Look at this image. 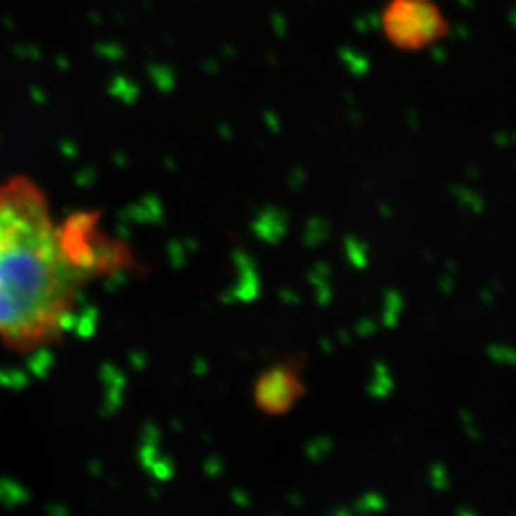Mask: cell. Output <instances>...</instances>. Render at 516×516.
<instances>
[{"label": "cell", "mask_w": 516, "mask_h": 516, "mask_svg": "<svg viewBox=\"0 0 516 516\" xmlns=\"http://www.w3.org/2000/svg\"><path fill=\"white\" fill-rule=\"evenodd\" d=\"M98 214L79 212L63 226L35 182L0 185V340L12 350H35L73 329L80 285L109 270L107 243H88Z\"/></svg>", "instance_id": "6da1fadb"}, {"label": "cell", "mask_w": 516, "mask_h": 516, "mask_svg": "<svg viewBox=\"0 0 516 516\" xmlns=\"http://www.w3.org/2000/svg\"><path fill=\"white\" fill-rule=\"evenodd\" d=\"M381 31L392 47L417 52L450 33V23L434 0H388L381 12Z\"/></svg>", "instance_id": "7a4b0ae2"}, {"label": "cell", "mask_w": 516, "mask_h": 516, "mask_svg": "<svg viewBox=\"0 0 516 516\" xmlns=\"http://www.w3.org/2000/svg\"><path fill=\"white\" fill-rule=\"evenodd\" d=\"M302 392L305 386L298 383L291 371L285 365H276L260 377L254 394H257V404L264 411L285 413Z\"/></svg>", "instance_id": "3957f363"}, {"label": "cell", "mask_w": 516, "mask_h": 516, "mask_svg": "<svg viewBox=\"0 0 516 516\" xmlns=\"http://www.w3.org/2000/svg\"><path fill=\"white\" fill-rule=\"evenodd\" d=\"M251 228L262 241L270 243V245H278L287 233L289 219L283 211H279L276 207H266L264 211H260Z\"/></svg>", "instance_id": "277c9868"}, {"label": "cell", "mask_w": 516, "mask_h": 516, "mask_svg": "<svg viewBox=\"0 0 516 516\" xmlns=\"http://www.w3.org/2000/svg\"><path fill=\"white\" fill-rule=\"evenodd\" d=\"M233 300L251 302L260 295V279H258L257 268H247L239 271L238 285L232 289Z\"/></svg>", "instance_id": "5b68a950"}, {"label": "cell", "mask_w": 516, "mask_h": 516, "mask_svg": "<svg viewBox=\"0 0 516 516\" xmlns=\"http://www.w3.org/2000/svg\"><path fill=\"white\" fill-rule=\"evenodd\" d=\"M327 238H329V222L319 219V216L308 219V222H306V232L302 235V243L306 247L314 249V247L321 245L324 241H327Z\"/></svg>", "instance_id": "8992f818"}, {"label": "cell", "mask_w": 516, "mask_h": 516, "mask_svg": "<svg viewBox=\"0 0 516 516\" xmlns=\"http://www.w3.org/2000/svg\"><path fill=\"white\" fill-rule=\"evenodd\" d=\"M392 391H394V381L388 373V367L383 362H377L375 364V377H373V383L367 386V392L373 398H386Z\"/></svg>", "instance_id": "52a82bcc"}, {"label": "cell", "mask_w": 516, "mask_h": 516, "mask_svg": "<svg viewBox=\"0 0 516 516\" xmlns=\"http://www.w3.org/2000/svg\"><path fill=\"white\" fill-rule=\"evenodd\" d=\"M344 249H346V257L350 260V264L356 270H364L367 266V243L360 241L354 235H346L344 238Z\"/></svg>", "instance_id": "ba28073f"}, {"label": "cell", "mask_w": 516, "mask_h": 516, "mask_svg": "<svg viewBox=\"0 0 516 516\" xmlns=\"http://www.w3.org/2000/svg\"><path fill=\"white\" fill-rule=\"evenodd\" d=\"M450 190H451V193H453V195L457 197V201L461 203V207H465V209H469V211H472V212H477V214L484 212V207H486V203H484V199L480 197V195H477L474 192L467 190L465 185H451Z\"/></svg>", "instance_id": "9c48e42d"}, {"label": "cell", "mask_w": 516, "mask_h": 516, "mask_svg": "<svg viewBox=\"0 0 516 516\" xmlns=\"http://www.w3.org/2000/svg\"><path fill=\"white\" fill-rule=\"evenodd\" d=\"M333 451V440L331 438H316V440H312L308 446H306V457L314 461V463H318L321 459L329 455Z\"/></svg>", "instance_id": "30bf717a"}, {"label": "cell", "mask_w": 516, "mask_h": 516, "mask_svg": "<svg viewBox=\"0 0 516 516\" xmlns=\"http://www.w3.org/2000/svg\"><path fill=\"white\" fill-rule=\"evenodd\" d=\"M384 509H386V501L379 493H365L362 499L356 501L357 512H381Z\"/></svg>", "instance_id": "8fae6325"}, {"label": "cell", "mask_w": 516, "mask_h": 516, "mask_svg": "<svg viewBox=\"0 0 516 516\" xmlns=\"http://www.w3.org/2000/svg\"><path fill=\"white\" fill-rule=\"evenodd\" d=\"M488 356L490 360L497 362V364L505 365H515L516 364V354L510 346H503V344H491L488 346Z\"/></svg>", "instance_id": "7c38bea8"}, {"label": "cell", "mask_w": 516, "mask_h": 516, "mask_svg": "<svg viewBox=\"0 0 516 516\" xmlns=\"http://www.w3.org/2000/svg\"><path fill=\"white\" fill-rule=\"evenodd\" d=\"M152 470V474L157 480L161 482H166V480H171L174 477V461H172L171 457H163V459H155L149 467Z\"/></svg>", "instance_id": "4fadbf2b"}, {"label": "cell", "mask_w": 516, "mask_h": 516, "mask_svg": "<svg viewBox=\"0 0 516 516\" xmlns=\"http://www.w3.org/2000/svg\"><path fill=\"white\" fill-rule=\"evenodd\" d=\"M430 484L432 488L438 491L450 490V478H448V470L442 463H434L430 467Z\"/></svg>", "instance_id": "5bb4252c"}, {"label": "cell", "mask_w": 516, "mask_h": 516, "mask_svg": "<svg viewBox=\"0 0 516 516\" xmlns=\"http://www.w3.org/2000/svg\"><path fill=\"white\" fill-rule=\"evenodd\" d=\"M166 252L171 258V264L174 270H182L185 266V247L178 239H172L171 243L166 245Z\"/></svg>", "instance_id": "9a60e30c"}, {"label": "cell", "mask_w": 516, "mask_h": 516, "mask_svg": "<svg viewBox=\"0 0 516 516\" xmlns=\"http://www.w3.org/2000/svg\"><path fill=\"white\" fill-rule=\"evenodd\" d=\"M144 209L147 212V222H153V224H163V205L161 201L155 195H147L144 199Z\"/></svg>", "instance_id": "2e32d148"}, {"label": "cell", "mask_w": 516, "mask_h": 516, "mask_svg": "<svg viewBox=\"0 0 516 516\" xmlns=\"http://www.w3.org/2000/svg\"><path fill=\"white\" fill-rule=\"evenodd\" d=\"M329 276H331V266L327 264V262H318V264L312 268L310 274H308V281L314 287H318V285L327 283Z\"/></svg>", "instance_id": "e0dca14e"}, {"label": "cell", "mask_w": 516, "mask_h": 516, "mask_svg": "<svg viewBox=\"0 0 516 516\" xmlns=\"http://www.w3.org/2000/svg\"><path fill=\"white\" fill-rule=\"evenodd\" d=\"M404 297L396 291V289H388V291L384 293V308L386 310H392V312H400L404 310Z\"/></svg>", "instance_id": "ac0fdd59"}, {"label": "cell", "mask_w": 516, "mask_h": 516, "mask_svg": "<svg viewBox=\"0 0 516 516\" xmlns=\"http://www.w3.org/2000/svg\"><path fill=\"white\" fill-rule=\"evenodd\" d=\"M203 470H205L207 477L216 478L224 472V463H222V459H220V457L212 455L207 459L205 463H203Z\"/></svg>", "instance_id": "d6986e66"}, {"label": "cell", "mask_w": 516, "mask_h": 516, "mask_svg": "<svg viewBox=\"0 0 516 516\" xmlns=\"http://www.w3.org/2000/svg\"><path fill=\"white\" fill-rule=\"evenodd\" d=\"M159 455V451H157V446H153V443H144V448L140 450V461L144 465V469L149 470L152 463L157 459Z\"/></svg>", "instance_id": "ffe728a7"}, {"label": "cell", "mask_w": 516, "mask_h": 516, "mask_svg": "<svg viewBox=\"0 0 516 516\" xmlns=\"http://www.w3.org/2000/svg\"><path fill=\"white\" fill-rule=\"evenodd\" d=\"M379 329V324L377 321H373V319L369 318H364V319H360L356 325V333L360 335V337H371V335H375Z\"/></svg>", "instance_id": "44dd1931"}, {"label": "cell", "mask_w": 516, "mask_h": 516, "mask_svg": "<svg viewBox=\"0 0 516 516\" xmlns=\"http://www.w3.org/2000/svg\"><path fill=\"white\" fill-rule=\"evenodd\" d=\"M233 262L238 266V271L247 270V268H257L254 260H252L245 251H239V249L238 251H233Z\"/></svg>", "instance_id": "7402d4cb"}, {"label": "cell", "mask_w": 516, "mask_h": 516, "mask_svg": "<svg viewBox=\"0 0 516 516\" xmlns=\"http://www.w3.org/2000/svg\"><path fill=\"white\" fill-rule=\"evenodd\" d=\"M461 419H463V423H465V430L469 432V436L472 438V440H480V432L477 430V424H474V419H472V413H470L469 410H463L461 411Z\"/></svg>", "instance_id": "603a6c76"}, {"label": "cell", "mask_w": 516, "mask_h": 516, "mask_svg": "<svg viewBox=\"0 0 516 516\" xmlns=\"http://www.w3.org/2000/svg\"><path fill=\"white\" fill-rule=\"evenodd\" d=\"M306 182V172L302 166H295L291 171V176H289V180H287V184L291 185L293 190H300L302 185H305Z\"/></svg>", "instance_id": "cb8c5ba5"}, {"label": "cell", "mask_w": 516, "mask_h": 516, "mask_svg": "<svg viewBox=\"0 0 516 516\" xmlns=\"http://www.w3.org/2000/svg\"><path fill=\"white\" fill-rule=\"evenodd\" d=\"M316 300L319 306H327L333 300V289L327 283L316 287Z\"/></svg>", "instance_id": "d4e9b609"}, {"label": "cell", "mask_w": 516, "mask_h": 516, "mask_svg": "<svg viewBox=\"0 0 516 516\" xmlns=\"http://www.w3.org/2000/svg\"><path fill=\"white\" fill-rule=\"evenodd\" d=\"M144 443H153V446H157L161 440V432L159 429L155 426L153 423H147L146 426H144Z\"/></svg>", "instance_id": "484cf974"}, {"label": "cell", "mask_w": 516, "mask_h": 516, "mask_svg": "<svg viewBox=\"0 0 516 516\" xmlns=\"http://www.w3.org/2000/svg\"><path fill=\"white\" fill-rule=\"evenodd\" d=\"M232 501L238 505V507H241V509H249V507H251V497L247 496L243 490H239V488H235V490L232 491Z\"/></svg>", "instance_id": "4316f807"}, {"label": "cell", "mask_w": 516, "mask_h": 516, "mask_svg": "<svg viewBox=\"0 0 516 516\" xmlns=\"http://www.w3.org/2000/svg\"><path fill=\"white\" fill-rule=\"evenodd\" d=\"M279 298H281V302H285V305H298L300 302V297L293 289H289V287H283L279 291Z\"/></svg>", "instance_id": "83f0119b"}, {"label": "cell", "mask_w": 516, "mask_h": 516, "mask_svg": "<svg viewBox=\"0 0 516 516\" xmlns=\"http://www.w3.org/2000/svg\"><path fill=\"white\" fill-rule=\"evenodd\" d=\"M438 285H440V291H442L443 295H451V293L455 291V281H453V278H451V274L440 278Z\"/></svg>", "instance_id": "f1b7e54d"}, {"label": "cell", "mask_w": 516, "mask_h": 516, "mask_svg": "<svg viewBox=\"0 0 516 516\" xmlns=\"http://www.w3.org/2000/svg\"><path fill=\"white\" fill-rule=\"evenodd\" d=\"M398 318H400V314H398V312L386 310V308H384V314H383V325H384V327H388V329H394V327L398 325Z\"/></svg>", "instance_id": "f546056e"}, {"label": "cell", "mask_w": 516, "mask_h": 516, "mask_svg": "<svg viewBox=\"0 0 516 516\" xmlns=\"http://www.w3.org/2000/svg\"><path fill=\"white\" fill-rule=\"evenodd\" d=\"M193 373L199 375V377H203L209 373V364H207L205 357H197L195 362H193Z\"/></svg>", "instance_id": "4dcf8cb0"}, {"label": "cell", "mask_w": 516, "mask_h": 516, "mask_svg": "<svg viewBox=\"0 0 516 516\" xmlns=\"http://www.w3.org/2000/svg\"><path fill=\"white\" fill-rule=\"evenodd\" d=\"M147 364V360L144 354H133V365H136L138 369H144Z\"/></svg>", "instance_id": "1f68e13d"}, {"label": "cell", "mask_w": 516, "mask_h": 516, "mask_svg": "<svg viewBox=\"0 0 516 516\" xmlns=\"http://www.w3.org/2000/svg\"><path fill=\"white\" fill-rule=\"evenodd\" d=\"M379 214L384 219H391V216H394V211L388 205H379Z\"/></svg>", "instance_id": "d6a6232c"}, {"label": "cell", "mask_w": 516, "mask_h": 516, "mask_svg": "<svg viewBox=\"0 0 516 516\" xmlns=\"http://www.w3.org/2000/svg\"><path fill=\"white\" fill-rule=\"evenodd\" d=\"M287 499L291 501L293 507H302V503H305V501H302V497L298 496V493H289V497H287Z\"/></svg>", "instance_id": "836d02e7"}, {"label": "cell", "mask_w": 516, "mask_h": 516, "mask_svg": "<svg viewBox=\"0 0 516 516\" xmlns=\"http://www.w3.org/2000/svg\"><path fill=\"white\" fill-rule=\"evenodd\" d=\"M480 298H482V302H486V305H491V302H493V295H491L490 289H486V291L480 293Z\"/></svg>", "instance_id": "e575fe53"}, {"label": "cell", "mask_w": 516, "mask_h": 516, "mask_svg": "<svg viewBox=\"0 0 516 516\" xmlns=\"http://www.w3.org/2000/svg\"><path fill=\"white\" fill-rule=\"evenodd\" d=\"M184 247H188V249H192V251H197L199 249V243H197V239H193V238H188L185 239V243Z\"/></svg>", "instance_id": "d590c367"}, {"label": "cell", "mask_w": 516, "mask_h": 516, "mask_svg": "<svg viewBox=\"0 0 516 516\" xmlns=\"http://www.w3.org/2000/svg\"><path fill=\"white\" fill-rule=\"evenodd\" d=\"M457 516H477V510L472 509H457L455 510Z\"/></svg>", "instance_id": "8d00e7d4"}, {"label": "cell", "mask_w": 516, "mask_h": 516, "mask_svg": "<svg viewBox=\"0 0 516 516\" xmlns=\"http://www.w3.org/2000/svg\"><path fill=\"white\" fill-rule=\"evenodd\" d=\"M319 344H321V348H324V352H327V354H331L333 352V344L327 340V338H321L319 340Z\"/></svg>", "instance_id": "74e56055"}, {"label": "cell", "mask_w": 516, "mask_h": 516, "mask_svg": "<svg viewBox=\"0 0 516 516\" xmlns=\"http://www.w3.org/2000/svg\"><path fill=\"white\" fill-rule=\"evenodd\" d=\"M352 510L350 509H335L333 510V516H350Z\"/></svg>", "instance_id": "f35d334b"}, {"label": "cell", "mask_w": 516, "mask_h": 516, "mask_svg": "<svg viewBox=\"0 0 516 516\" xmlns=\"http://www.w3.org/2000/svg\"><path fill=\"white\" fill-rule=\"evenodd\" d=\"M338 338H340V343H343V344L350 343V335H348V331L338 333Z\"/></svg>", "instance_id": "ab89813d"}, {"label": "cell", "mask_w": 516, "mask_h": 516, "mask_svg": "<svg viewBox=\"0 0 516 516\" xmlns=\"http://www.w3.org/2000/svg\"><path fill=\"white\" fill-rule=\"evenodd\" d=\"M172 429L174 430H182L184 429V424H182V421H178V419H172Z\"/></svg>", "instance_id": "60d3db41"}, {"label": "cell", "mask_w": 516, "mask_h": 516, "mask_svg": "<svg viewBox=\"0 0 516 516\" xmlns=\"http://www.w3.org/2000/svg\"><path fill=\"white\" fill-rule=\"evenodd\" d=\"M469 176H472V178L477 180L478 176H480V172H478V168H474V166H470V168H469Z\"/></svg>", "instance_id": "b9f144b4"}, {"label": "cell", "mask_w": 516, "mask_h": 516, "mask_svg": "<svg viewBox=\"0 0 516 516\" xmlns=\"http://www.w3.org/2000/svg\"><path fill=\"white\" fill-rule=\"evenodd\" d=\"M165 163H166V168H168V171H171V172H174V171H176V165H174V161H172V159H165Z\"/></svg>", "instance_id": "7bdbcfd3"}]
</instances>
